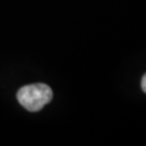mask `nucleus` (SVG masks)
Masks as SVG:
<instances>
[{
	"mask_svg": "<svg viewBox=\"0 0 146 146\" xmlns=\"http://www.w3.org/2000/svg\"><path fill=\"white\" fill-rule=\"evenodd\" d=\"M17 101L29 111H38L51 102L53 92L46 84H34L22 87L17 91Z\"/></svg>",
	"mask_w": 146,
	"mask_h": 146,
	"instance_id": "1",
	"label": "nucleus"
},
{
	"mask_svg": "<svg viewBox=\"0 0 146 146\" xmlns=\"http://www.w3.org/2000/svg\"><path fill=\"white\" fill-rule=\"evenodd\" d=\"M141 88H142V90H143V92H145L146 93V73L144 74V76H143V78H142Z\"/></svg>",
	"mask_w": 146,
	"mask_h": 146,
	"instance_id": "2",
	"label": "nucleus"
}]
</instances>
